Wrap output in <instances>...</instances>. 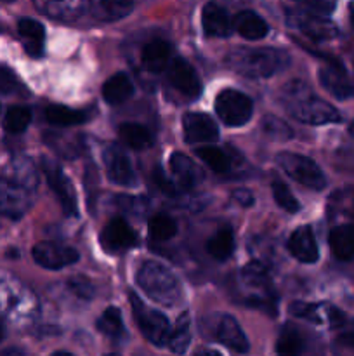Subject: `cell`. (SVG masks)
<instances>
[{
  "instance_id": "5b68a950",
  "label": "cell",
  "mask_w": 354,
  "mask_h": 356,
  "mask_svg": "<svg viewBox=\"0 0 354 356\" xmlns=\"http://www.w3.org/2000/svg\"><path fill=\"white\" fill-rule=\"evenodd\" d=\"M276 163L288 177L297 181L309 190H323L326 186V177L323 170L311 159L298 153L281 152L276 155Z\"/></svg>"
},
{
  "instance_id": "f1b7e54d",
  "label": "cell",
  "mask_w": 354,
  "mask_h": 356,
  "mask_svg": "<svg viewBox=\"0 0 354 356\" xmlns=\"http://www.w3.org/2000/svg\"><path fill=\"white\" fill-rule=\"evenodd\" d=\"M207 252L214 259L226 261L235 252V235L231 228H221L212 238L207 242Z\"/></svg>"
},
{
  "instance_id": "30bf717a",
  "label": "cell",
  "mask_w": 354,
  "mask_h": 356,
  "mask_svg": "<svg viewBox=\"0 0 354 356\" xmlns=\"http://www.w3.org/2000/svg\"><path fill=\"white\" fill-rule=\"evenodd\" d=\"M167 75H169L170 83H172L179 92H183L184 96L191 97V99H196L201 94L200 76L194 72L193 66L187 61H184V59H172L169 68H167Z\"/></svg>"
},
{
  "instance_id": "f6af8a7d",
  "label": "cell",
  "mask_w": 354,
  "mask_h": 356,
  "mask_svg": "<svg viewBox=\"0 0 354 356\" xmlns=\"http://www.w3.org/2000/svg\"><path fill=\"white\" fill-rule=\"evenodd\" d=\"M337 346L344 348V350H354V330L340 334L337 337Z\"/></svg>"
},
{
  "instance_id": "f546056e",
  "label": "cell",
  "mask_w": 354,
  "mask_h": 356,
  "mask_svg": "<svg viewBox=\"0 0 354 356\" xmlns=\"http://www.w3.org/2000/svg\"><path fill=\"white\" fill-rule=\"evenodd\" d=\"M191 343V318L187 313H183V315L177 318L176 329L170 330L169 337V348L177 355H184L189 348Z\"/></svg>"
},
{
  "instance_id": "7bdbcfd3",
  "label": "cell",
  "mask_w": 354,
  "mask_h": 356,
  "mask_svg": "<svg viewBox=\"0 0 354 356\" xmlns=\"http://www.w3.org/2000/svg\"><path fill=\"white\" fill-rule=\"evenodd\" d=\"M153 181H155L156 186L160 188V191L165 195H169V197H174L176 193V184L172 183V181L167 177V174L163 172L160 167H155V170H153Z\"/></svg>"
},
{
  "instance_id": "7a4b0ae2",
  "label": "cell",
  "mask_w": 354,
  "mask_h": 356,
  "mask_svg": "<svg viewBox=\"0 0 354 356\" xmlns=\"http://www.w3.org/2000/svg\"><path fill=\"white\" fill-rule=\"evenodd\" d=\"M37 179L30 165L12 167L7 176L0 177V214L19 219L30 209Z\"/></svg>"
},
{
  "instance_id": "6da1fadb",
  "label": "cell",
  "mask_w": 354,
  "mask_h": 356,
  "mask_svg": "<svg viewBox=\"0 0 354 356\" xmlns=\"http://www.w3.org/2000/svg\"><path fill=\"white\" fill-rule=\"evenodd\" d=\"M280 101L295 120H301L304 124L323 125L340 120L339 111L332 104L316 97L311 89L298 80L290 82L281 89Z\"/></svg>"
},
{
  "instance_id": "f907efd6",
  "label": "cell",
  "mask_w": 354,
  "mask_h": 356,
  "mask_svg": "<svg viewBox=\"0 0 354 356\" xmlns=\"http://www.w3.org/2000/svg\"><path fill=\"white\" fill-rule=\"evenodd\" d=\"M3 2H12V0H3Z\"/></svg>"
},
{
  "instance_id": "816d5d0a",
  "label": "cell",
  "mask_w": 354,
  "mask_h": 356,
  "mask_svg": "<svg viewBox=\"0 0 354 356\" xmlns=\"http://www.w3.org/2000/svg\"><path fill=\"white\" fill-rule=\"evenodd\" d=\"M108 356H118V355H108Z\"/></svg>"
},
{
  "instance_id": "7402d4cb",
  "label": "cell",
  "mask_w": 354,
  "mask_h": 356,
  "mask_svg": "<svg viewBox=\"0 0 354 356\" xmlns=\"http://www.w3.org/2000/svg\"><path fill=\"white\" fill-rule=\"evenodd\" d=\"M89 9L99 21H118L134 9V0H89Z\"/></svg>"
},
{
  "instance_id": "7c38bea8",
  "label": "cell",
  "mask_w": 354,
  "mask_h": 356,
  "mask_svg": "<svg viewBox=\"0 0 354 356\" xmlns=\"http://www.w3.org/2000/svg\"><path fill=\"white\" fill-rule=\"evenodd\" d=\"M104 163H106V172L111 183L127 188L135 186L137 179H135L130 160L117 145L108 146L106 152H104Z\"/></svg>"
},
{
  "instance_id": "b9f144b4",
  "label": "cell",
  "mask_w": 354,
  "mask_h": 356,
  "mask_svg": "<svg viewBox=\"0 0 354 356\" xmlns=\"http://www.w3.org/2000/svg\"><path fill=\"white\" fill-rule=\"evenodd\" d=\"M292 315L298 316V318H305L309 322L321 323V318L318 315V306L311 305V302H294L290 306Z\"/></svg>"
},
{
  "instance_id": "4316f807",
  "label": "cell",
  "mask_w": 354,
  "mask_h": 356,
  "mask_svg": "<svg viewBox=\"0 0 354 356\" xmlns=\"http://www.w3.org/2000/svg\"><path fill=\"white\" fill-rule=\"evenodd\" d=\"M45 118L49 124L59 125V127H71V125L85 124L89 115L82 110H73V108L62 106V104H51L45 110Z\"/></svg>"
},
{
  "instance_id": "2e32d148",
  "label": "cell",
  "mask_w": 354,
  "mask_h": 356,
  "mask_svg": "<svg viewBox=\"0 0 354 356\" xmlns=\"http://www.w3.org/2000/svg\"><path fill=\"white\" fill-rule=\"evenodd\" d=\"M319 82L321 86L339 99H347L353 96V86L349 82L346 70L339 63H332L319 68Z\"/></svg>"
},
{
  "instance_id": "cb8c5ba5",
  "label": "cell",
  "mask_w": 354,
  "mask_h": 356,
  "mask_svg": "<svg viewBox=\"0 0 354 356\" xmlns=\"http://www.w3.org/2000/svg\"><path fill=\"white\" fill-rule=\"evenodd\" d=\"M17 31H19L21 38H23L24 49L31 58H40L44 52V38L45 30L38 21L31 19V17H23L17 23Z\"/></svg>"
},
{
  "instance_id": "603a6c76",
  "label": "cell",
  "mask_w": 354,
  "mask_h": 356,
  "mask_svg": "<svg viewBox=\"0 0 354 356\" xmlns=\"http://www.w3.org/2000/svg\"><path fill=\"white\" fill-rule=\"evenodd\" d=\"M233 28L246 40H260L269 31L266 21L253 10H242L236 14L233 19Z\"/></svg>"
},
{
  "instance_id": "83f0119b",
  "label": "cell",
  "mask_w": 354,
  "mask_h": 356,
  "mask_svg": "<svg viewBox=\"0 0 354 356\" xmlns=\"http://www.w3.org/2000/svg\"><path fill=\"white\" fill-rule=\"evenodd\" d=\"M118 134H120L121 141L132 149H146L151 146L153 138L149 134L148 129L141 124H134V122H125L118 127Z\"/></svg>"
},
{
  "instance_id": "d6986e66",
  "label": "cell",
  "mask_w": 354,
  "mask_h": 356,
  "mask_svg": "<svg viewBox=\"0 0 354 356\" xmlns=\"http://www.w3.org/2000/svg\"><path fill=\"white\" fill-rule=\"evenodd\" d=\"M217 337L226 348H229V350L235 351V353L238 355L246 353V351L250 350L248 339H246V336L243 334L242 327H239V323L229 315L222 316V320L219 322Z\"/></svg>"
},
{
  "instance_id": "e575fe53",
  "label": "cell",
  "mask_w": 354,
  "mask_h": 356,
  "mask_svg": "<svg viewBox=\"0 0 354 356\" xmlns=\"http://www.w3.org/2000/svg\"><path fill=\"white\" fill-rule=\"evenodd\" d=\"M31 122V111L26 106H10L3 118V129L10 134H19L26 131Z\"/></svg>"
},
{
  "instance_id": "ba28073f",
  "label": "cell",
  "mask_w": 354,
  "mask_h": 356,
  "mask_svg": "<svg viewBox=\"0 0 354 356\" xmlns=\"http://www.w3.org/2000/svg\"><path fill=\"white\" fill-rule=\"evenodd\" d=\"M42 169H44L45 177H47L49 186L52 188V191H54L56 197H58L62 211H65L68 216L78 214V202H76L75 186L71 184L69 177L62 172L61 167H59L58 163L45 159Z\"/></svg>"
},
{
  "instance_id": "74e56055",
  "label": "cell",
  "mask_w": 354,
  "mask_h": 356,
  "mask_svg": "<svg viewBox=\"0 0 354 356\" xmlns=\"http://www.w3.org/2000/svg\"><path fill=\"white\" fill-rule=\"evenodd\" d=\"M262 131L274 139H292V136H294V131L288 127V124H285L281 118L273 117V115L264 117Z\"/></svg>"
},
{
  "instance_id": "ac0fdd59",
  "label": "cell",
  "mask_w": 354,
  "mask_h": 356,
  "mask_svg": "<svg viewBox=\"0 0 354 356\" xmlns=\"http://www.w3.org/2000/svg\"><path fill=\"white\" fill-rule=\"evenodd\" d=\"M170 170L176 176L180 188H194L203 181V170L184 153H174L170 156Z\"/></svg>"
},
{
  "instance_id": "484cf974",
  "label": "cell",
  "mask_w": 354,
  "mask_h": 356,
  "mask_svg": "<svg viewBox=\"0 0 354 356\" xmlns=\"http://www.w3.org/2000/svg\"><path fill=\"white\" fill-rule=\"evenodd\" d=\"M134 94V83L125 73H115L104 82L103 97L108 104H121Z\"/></svg>"
},
{
  "instance_id": "44dd1931",
  "label": "cell",
  "mask_w": 354,
  "mask_h": 356,
  "mask_svg": "<svg viewBox=\"0 0 354 356\" xmlns=\"http://www.w3.org/2000/svg\"><path fill=\"white\" fill-rule=\"evenodd\" d=\"M141 59L146 70L160 73L169 68L170 61H172V47H170L169 42L156 38V40H151L144 45Z\"/></svg>"
},
{
  "instance_id": "836d02e7",
  "label": "cell",
  "mask_w": 354,
  "mask_h": 356,
  "mask_svg": "<svg viewBox=\"0 0 354 356\" xmlns=\"http://www.w3.org/2000/svg\"><path fill=\"white\" fill-rule=\"evenodd\" d=\"M148 232L151 235V238L156 240V242H167V240L176 236L177 225L170 216L156 214L149 219Z\"/></svg>"
},
{
  "instance_id": "277c9868",
  "label": "cell",
  "mask_w": 354,
  "mask_h": 356,
  "mask_svg": "<svg viewBox=\"0 0 354 356\" xmlns=\"http://www.w3.org/2000/svg\"><path fill=\"white\" fill-rule=\"evenodd\" d=\"M137 284L158 305L174 306L180 299V284L176 275L158 261H146L137 271Z\"/></svg>"
},
{
  "instance_id": "9a60e30c",
  "label": "cell",
  "mask_w": 354,
  "mask_h": 356,
  "mask_svg": "<svg viewBox=\"0 0 354 356\" xmlns=\"http://www.w3.org/2000/svg\"><path fill=\"white\" fill-rule=\"evenodd\" d=\"M288 250L295 259L304 264H312L318 261L319 250L311 226H301L292 233L290 240H288Z\"/></svg>"
},
{
  "instance_id": "d590c367",
  "label": "cell",
  "mask_w": 354,
  "mask_h": 356,
  "mask_svg": "<svg viewBox=\"0 0 354 356\" xmlns=\"http://www.w3.org/2000/svg\"><path fill=\"white\" fill-rule=\"evenodd\" d=\"M97 330L104 334V336L113 337V339L121 337V334H124V322H121V315L118 308L111 306V308H108L101 315V318L97 320Z\"/></svg>"
},
{
  "instance_id": "60d3db41",
  "label": "cell",
  "mask_w": 354,
  "mask_h": 356,
  "mask_svg": "<svg viewBox=\"0 0 354 356\" xmlns=\"http://www.w3.org/2000/svg\"><path fill=\"white\" fill-rule=\"evenodd\" d=\"M297 2L304 3L307 13L326 17L333 13V9H335L337 0H297Z\"/></svg>"
},
{
  "instance_id": "c3c4849f",
  "label": "cell",
  "mask_w": 354,
  "mask_h": 356,
  "mask_svg": "<svg viewBox=\"0 0 354 356\" xmlns=\"http://www.w3.org/2000/svg\"><path fill=\"white\" fill-rule=\"evenodd\" d=\"M349 10H351V23H353V28H354V3L349 7Z\"/></svg>"
},
{
  "instance_id": "4dcf8cb0",
  "label": "cell",
  "mask_w": 354,
  "mask_h": 356,
  "mask_svg": "<svg viewBox=\"0 0 354 356\" xmlns=\"http://www.w3.org/2000/svg\"><path fill=\"white\" fill-rule=\"evenodd\" d=\"M196 155L210 167L214 172L226 174L231 169V160H229L228 153L224 149H221L219 146H200L196 149Z\"/></svg>"
},
{
  "instance_id": "5bb4252c",
  "label": "cell",
  "mask_w": 354,
  "mask_h": 356,
  "mask_svg": "<svg viewBox=\"0 0 354 356\" xmlns=\"http://www.w3.org/2000/svg\"><path fill=\"white\" fill-rule=\"evenodd\" d=\"M290 23L294 24V26H297L302 33L314 38V40H328V38L335 37L337 35V28L333 26L326 17L316 16V14L307 13V10L292 13Z\"/></svg>"
},
{
  "instance_id": "ffe728a7",
  "label": "cell",
  "mask_w": 354,
  "mask_h": 356,
  "mask_svg": "<svg viewBox=\"0 0 354 356\" xmlns=\"http://www.w3.org/2000/svg\"><path fill=\"white\" fill-rule=\"evenodd\" d=\"M35 6L45 16L56 19H73L89 7V0H35Z\"/></svg>"
},
{
  "instance_id": "1f68e13d",
  "label": "cell",
  "mask_w": 354,
  "mask_h": 356,
  "mask_svg": "<svg viewBox=\"0 0 354 356\" xmlns=\"http://www.w3.org/2000/svg\"><path fill=\"white\" fill-rule=\"evenodd\" d=\"M304 351V339L292 327H285L276 341L278 356H301Z\"/></svg>"
},
{
  "instance_id": "ab89813d",
  "label": "cell",
  "mask_w": 354,
  "mask_h": 356,
  "mask_svg": "<svg viewBox=\"0 0 354 356\" xmlns=\"http://www.w3.org/2000/svg\"><path fill=\"white\" fill-rule=\"evenodd\" d=\"M68 287L69 291L73 292V294L76 296V298L80 299H85V301H89V299L94 298V292H96V289H94L92 282L89 280V278L85 277H73L68 280Z\"/></svg>"
},
{
  "instance_id": "3957f363",
  "label": "cell",
  "mask_w": 354,
  "mask_h": 356,
  "mask_svg": "<svg viewBox=\"0 0 354 356\" xmlns=\"http://www.w3.org/2000/svg\"><path fill=\"white\" fill-rule=\"evenodd\" d=\"M290 63L287 52L273 47L236 49L228 56V65L236 73L252 79H267L285 70Z\"/></svg>"
},
{
  "instance_id": "d6a6232c",
  "label": "cell",
  "mask_w": 354,
  "mask_h": 356,
  "mask_svg": "<svg viewBox=\"0 0 354 356\" xmlns=\"http://www.w3.org/2000/svg\"><path fill=\"white\" fill-rule=\"evenodd\" d=\"M242 280L243 284L248 285V287L260 289L264 294L271 296V284H269V275L264 270V266L260 263H250L243 268L242 271Z\"/></svg>"
},
{
  "instance_id": "681fc988",
  "label": "cell",
  "mask_w": 354,
  "mask_h": 356,
  "mask_svg": "<svg viewBox=\"0 0 354 356\" xmlns=\"http://www.w3.org/2000/svg\"><path fill=\"white\" fill-rule=\"evenodd\" d=\"M2 337H3V330H2V327H0V341H2Z\"/></svg>"
},
{
  "instance_id": "e0dca14e",
  "label": "cell",
  "mask_w": 354,
  "mask_h": 356,
  "mask_svg": "<svg viewBox=\"0 0 354 356\" xmlns=\"http://www.w3.org/2000/svg\"><path fill=\"white\" fill-rule=\"evenodd\" d=\"M201 24L207 37H229L233 31V21L224 7L217 3H207L201 13Z\"/></svg>"
},
{
  "instance_id": "52a82bcc",
  "label": "cell",
  "mask_w": 354,
  "mask_h": 356,
  "mask_svg": "<svg viewBox=\"0 0 354 356\" xmlns=\"http://www.w3.org/2000/svg\"><path fill=\"white\" fill-rule=\"evenodd\" d=\"M252 101L235 89H224L215 97V113L229 127H239L252 117Z\"/></svg>"
},
{
  "instance_id": "4fadbf2b",
  "label": "cell",
  "mask_w": 354,
  "mask_h": 356,
  "mask_svg": "<svg viewBox=\"0 0 354 356\" xmlns=\"http://www.w3.org/2000/svg\"><path fill=\"white\" fill-rule=\"evenodd\" d=\"M183 129L187 143H214L219 139L215 122L205 113H186L183 117Z\"/></svg>"
},
{
  "instance_id": "f35d334b",
  "label": "cell",
  "mask_w": 354,
  "mask_h": 356,
  "mask_svg": "<svg viewBox=\"0 0 354 356\" xmlns=\"http://www.w3.org/2000/svg\"><path fill=\"white\" fill-rule=\"evenodd\" d=\"M23 90L19 79L16 73L7 66L0 65V92L2 94H16Z\"/></svg>"
},
{
  "instance_id": "d4e9b609",
  "label": "cell",
  "mask_w": 354,
  "mask_h": 356,
  "mask_svg": "<svg viewBox=\"0 0 354 356\" xmlns=\"http://www.w3.org/2000/svg\"><path fill=\"white\" fill-rule=\"evenodd\" d=\"M328 243L337 259L351 261L354 257V226L342 225L330 232Z\"/></svg>"
},
{
  "instance_id": "9c48e42d",
  "label": "cell",
  "mask_w": 354,
  "mask_h": 356,
  "mask_svg": "<svg viewBox=\"0 0 354 356\" xmlns=\"http://www.w3.org/2000/svg\"><path fill=\"white\" fill-rule=\"evenodd\" d=\"M35 263L45 270H61L78 261V252L73 247L59 245L56 242H40L31 250Z\"/></svg>"
},
{
  "instance_id": "8d00e7d4",
  "label": "cell",
  "mask_w": 354,
  "mask_h": 356,
  "mask_svg": "<svg viewBox=\"0 0 354 356\" xmlns=\"http://www.w3.org/2000/svg\"><path fill=\"white\" fill-rule=\"evenodd\" d=\"M271 190H273L274 202H276V204L280 205L283 211L290 212V214H295V212H298L301 205H298L297 198L294 197V193L290 191V188H288L287 184L283 183V181L274 179L273 184H271Z\"/></svg>"
},
{
  "instance_id": "8fae6325",
  "label": "cell",
  "mask_w": 354,
  "mask_h": 356,
  "mask_svg": "<svg viewBox=\"0 0 354 356\" xmlns=\"http://www.w3.org/2000/svg\"><path fill=\"white\" fill-rule=\"evenodd\" d=\"M101 243L108 252H121L137 243V235L125 219L115 218L104 226L103 233H101Z\"/></svg>"
},
{
  "instance_id": "bcb514c9",
  "label": "cell",
  "mask_w": 354,
  "mask_h": 356,
  "mask_svg": "<svg viewBox=\"0 0 354 356\" xmlns=\"http://www.w3.org/2000/svg\"><path fill=\"white\" fill-rule=\"evenodd\" d=\"M194 356H221V355L214 350H198L196 353H194Z\"/></svg>"
},
{
  "instance_id": "7dc6e473",
  "label": "cell",
  "mask_w": 354,
  "mask_h": 356,
  "mask_svg": "<svg viewBox=\"0 0 354 356\" xmlns=\"http://www.w3.org/2000/svg\"><path fill=\"white\" fill-rule=\"evenodd\" d=\"M51 356H73V355L68 353V351H56V353H52Z\"/></svg>"
},
{
  "instance_id": "8992f818",
  "label": "cell",
  "mask_w": 354,
  "mask_h": 356,
  "mask_svg": "<svg viewBox=\"0 0 354 356\" xmlns=\"http://www.w3.org/2000/svg\"><path fill=\"white\" fill-rule=\"evenodd\" d=\"M130 305L135 322H137L139 329L144 334L146 339L155 344V346H163V344L169 343L170 323L167 316L163 313L156 312V309L148 308L134 292H130Z\"/></svg>"
},
{
  "instance_id": "ee69618b",
  "label": "cell",
  "mask_w": 354,
  "mask_h": 356,
  "mask_svg": "<svg viewBox=\"0 0 354 356\" xmlns=\"http://www.w3.org/2000/svg\"><path fill=\"white\" fill-rule=\"evenodd\" d=\"M233 198H235V202H238V204L242 205V207H250V205L253 204L252 191L242 190V188H239V190L233 191Z\"/></svg>"
}]
</instances>
